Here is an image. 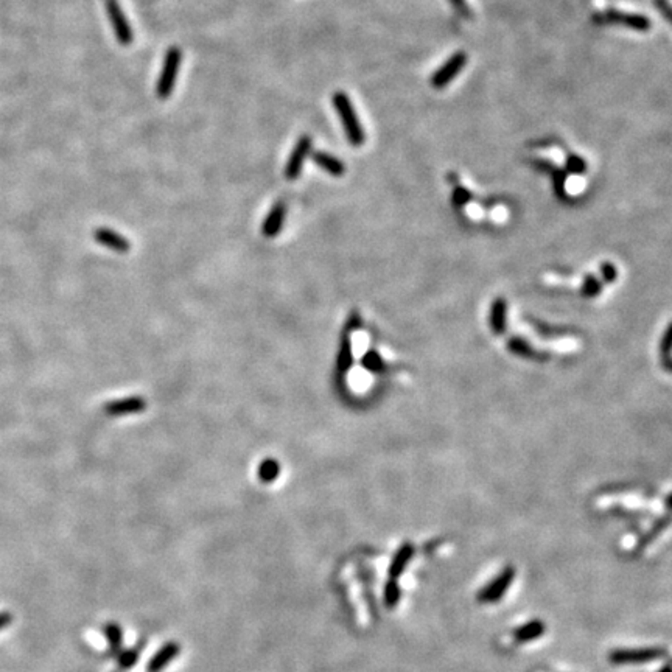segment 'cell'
<instances>
[{
	"label": "cell",
	"mask_w": 672,
	"mask_h": 672,
	"mask_svg": "<svg viewBox=\"0 0 672 672\" xmlns=\"http://www.w3.org/2000/svg\"><path fill=\"white\" fill-rule=\"evenodd\" d=\"M181 652V646L175 643V641H170L167 644H164L162 648H160L155 655H153V658L150 660L148 663V666H147V671L148 672H160V671H164L170 663H172L177 655H180Z\"/></svg>",
	"instance_id": "cell-11"
},
{
	"label": "cell",
	"mask_w": 672,
	"mask_h": 672,
	"mask_svg": "<svg viewBox=\"0 0 672 672\" xmlns=\"http://www.w3.org/2000/svg\"><path fill=\"white\" fill-rule=\"evenodd\" d=\"M280 475V464L273 458H268L265 461L260 462L257 469V476L262 482L269 484L279 478Z\"/></svg>",
	"instance_id": "cell-16"
},
{
	"label": "cell",
	"mask_w": 672,
	"mask_h": 672,
	"mask_svg": "<svg viewBox=\"0 0 672 672\" xmlns=\"http://www.w3.org/2000/svg\"><path fill=\"white\" fill-rule=\"evenodd\" d=\"M661 672H669V666H665V669H663Z\"/></svg>",
	"instance_id": "cell-27"
},
{
	"label": "cell",
	"mask_w": 672,
	"mask_h": 672,
	"mask_svg": "<svg viewBox=\"0 0 672 672\" xmlns=\"http://www.w3.org/2000/svg\"><path fill=\"white\" fill-rule=\"evenodd\" d=\"M665 655V651L663 649H636V651H627V649H619L614 651L610 653V661L615 663V665H634V663H648L653 661Z\"/></svg>",
	"instance_id": "cell-6"
},
{
	"label": "cell",
	"mask_w": 672,
	"mask_h": 672,
	"mask_svg": "<svg viewBox=\"0 0 672 672\" xmlns=\"http://www.w3.org/2000/svg\"><path fill=\"white\" fill-rule=\"evenodd\" d=\"M105 6H106L108 19L110 25H113V30L115 33L117 41L120 42L122 46H130L134 39L133 29L130 22H128L122 6L120 4H118V0H105Z\"/></svg>",
	"instance_id": "cell-4"
},
{
	"label": "cell",
	"mask_w": 672,
	"mask_h": 672,
	"mask_svg": "<svg viewBox=\"0 0 672 672\" xmlns=\"http://www.w3.org/2000/svg\"><path fill=\"white\" fill-rule=\"evenodd\" d=\"M465 64H467V53L462 52V50H459V52L450 56L447 61L442 64L435 73H433L431 86L435 89L447 88L448 84L456 78L458 73L462 72Z\"/></svg>",
	"instance_id": "cell-3"
},
{
	"label": "cell",
	"mask_w": 672,
	"mask_h": 672,
	"mask_svg": "<svg viewBox=\"0 0 672 672\" xmlns=\"http://www.w3.org/2000/svg\"><path fill=\"white\" fill-rule=\"evenodd\" d=\"M181 63H182L181 48L170 47L165 53L162 71H160L157 86H156V93L160 100H165L173 93L176 81H177V73H180V69H181Z\"/></svg>",
	"instance_id": "cell-2"
},
{
	"label": "cell",
	"mask_w": 672,
	"mask_h": 672,
	"mask_svg": "<svg viewBox=\"0 0 672 672\" xmlns=\"http://www.w3.org/2000/svg\"><path fill=\"white\" fill-rule=\"evenodd\" d=\"M515 577V569L512 567H507L503 573H501L497 579H493L486 589L481 590L478 594L480 602H495L501 599V596L506 593V590L512 584Z\"/></svg>",
	"instance_id": "cell-7"
},
{
	"label": "cell",
	"mask_w": 672,
	"mask_h": 672,
	"mask_svg": "<svg viewBox=\"0 0 672 672\" xmlns=\"http://www.w3.org/2000/svg\"><path fill=\"white\" fill-rule=\"evenodd\" d=\"M93 238H95L97 243L103 244V246H106V248L113 249L115 252L125 254V252H128L131 249V243L128 242L122 234L113 231V229H106V227L95 229V232H93Z\"/></svg>",
	"instance_id": "cell-10"
},
{
	"label": "cell",
	"mask_w": 672,
	"mask_h": 672,
	"mask_svg": "<svg viewBox=\"0 0 672 672\" xmlns=\"http://www.w3.org/2000/svg\"><path fill=\"white\" fill-rule=\"evenodd\" d=\"M106 638H108V641L110 643V648H113L114 651H118L120 649V646H122V640H123V636H122V629L120 626H117V624H109L106 627Z\"/></svg>",
	"instance_id": "cell-19"
},
{
	"label": "cell",
	"mask_w": 672,
	"mask_h": 672,
	"mask_svg": "<svg viewBox=\"0 0 672 672\" xmlns=\"http://www.w3.org/2000/svg\"><path fill=\"white\" fill-rule=\"evenodd\" d=\"M363 366L368 371H372V372H378L381 371L383 368H385V363H383V360L380 358V355L377 352H369V353H366L363 356Z\"/></svg>",
	"instance_id": "cell-20"
},
{
	"label": "cell",
	"mask_w": 672,
	"mask_h": 672,
	"mask_svg": "<svg viewBox=\"0 0 672 672\" xmlns=\"http://www.w3.org/2000/svg\"><path fill=\"white\" fill-rule=\"evenodd\" d=\"M414 554V547L411 543H405V545L397 551V554L393 559V564L389 567V576L391 579H397V577L402 576L405 567L410 562L411 557Z\"/></svg>",
	"instance_id": "cell-14"
},
{
	"label": "cell",
	"mask_w": 672,
	"mask_h": 672,
	"mask_svg": "<svg viewBox=\"0 0 672 672\" xmlns=\"http://www.w3.org/2000/svg\"><path fill=\"white\" fill-rule=\"evenodd\" d=\"M545 631H547L545 624H543L540 619H535L522 627H518L514 635L518 643H527V641L537 640V638H540L543 634H545Z\"/></svg>",
	"instance_id": "cell-15"
},
{
	"label": "cell",
	"mask_w": 672,
	"mask_h": 672,
	"mask_svg": "<svg viewBox=\"0 0 672 672\" xmlns=\"http://www.w3.org/2000/svg\"><path fill=\"white\" fill-rule=\"evenodd\" d=\"M506 327V304L503 299H498L493 304L492 309V329L495 334H503Z\"/></svg>",
	"instance_id": "cell-18"
},
{
	"label": "cell",
	"mask_w": 672,
	"mask_h": 672,
	"mask_svg": "<svg viewBox=\"0 0 672 672\" xmlns=\"http://www.w3.org/2000/svg\"><path fill=\"white\" fill-rule=\"evenodd\" d=\"M286 214V206L284 201H277L273 207H271L268 217L265 218V223H263L262 232L268 238L277 237L279 232L282 231L284 226V219Z\"/></svg>",
	"instance_id": "cell-12"
},
{
	"label": "cell",
	"mask_w": 672,
	"mask_h": 672,
	"mask_svg": "<svg viewBox=\"0 0 672 672\" xmlns=\"http://www.w3.org/2000/svg\"><path fill=\"white\" fill-rule=\"evenodd\" d=\"M567 168H568V172H572V173H582L584 170L586 168V165H585V162L581 157L569 156L568 162H567Z\"/></svg>",
	"instance_id": "cell-23"
},
{
	"label": "cell",
	"mask_w": 672,
	"mask_h": 672,
	"mask_svg": "<svg viewBox=\"0 0 672 672\" xmlns=\"http://www.w3.org/2000/svg\"><path fill=\"white\" fill-rule=\"evenodd\" d=\"M331 103H334V108L336 110L339 120H341L343 123L348 143L353 147H361L366 142V133L363 130V125L360 122L358 115H356V110L352 105L351 98H348L346 92L339 91L334 93V97H331Z\"/></svg>",
	"instance_id": "cell-1"
},
{
	"label": "cell",
	"mask_w": 672,
	"mask_h": 672,
	"mask_svg": "<svg viewBox=\"0 0 672 672\" xmlns=\"http://www.w3.org/2000/svg\"><path fill=\"white\" fill-rule=\"evenodd\" d=\"M450 4L456 10V13L462 18H470V8L467 5L465 0H450Z\"/></svg>",
	"instance_id": "cell-24"
},
{
	"label": "cell",
	"mask_w": 672,
	"mask_h": 672,
	"mask_svg": "<svg viewBox=\"0 0 672 672\" xmlns=\"http://www.w3.org/2000/svg\"><path fill=\"white\" fill-rule=\"evenodd\" d=\"M147 410L145 398L140 396H133L122 400H115V402H109L105 405V413L108 415H128V414H138Z\"/></svg>",
	"instance_id": "cell-8"
},
{
	"label": "cell",
	"mask_w": 672,
	"mask_h": 672,
	"mask_svg": "<svg viewBox=\"0 0 672 672\" xmlns=\"http://www.w3.org/2000/svg\"><path fill=\"white\" fill-rule=\"evenodd\" d=\"M352 361H353V351H352L351 338L344 335L343 343H341V351H339V356H338V371L341 373L347 372L348 369H351Z\"/></svg>",
	"instance_id": "cell-17"
},
{
	"label": "cell",
	"mask_w": 672,
	"mask_h": 672,
	"mask_svg": "<svg viewBox=\"0 0 672 672\" xmlns=\"http://www.w3.org/2000/svg\"><path fill=\"white\" fill-rule=\"evenodd\" d=\"M604 21L621 24V25H624V27L635 30V31H649L651 30V19L646 18V16H643V14L607 11L606 16H604Z\"/></svg>",
	"instance_id": "cell-9"
},
{
	"label": "cell",
	"mask_w": 672,
	"mask_h": 672,
	"mask_svg": "<svg viewBox=\"0 0 672 672\" xmlns=\"http://www.w3.org/2000/svg\"><path fill=\"white\" fill-rule=\"evenodd\" d=\"M398 599H400V589H398V585L396 584V581L393 579L386 585L385 604L388 607H394L396 604L398 602Z\"/></svg>",
	"instance_id": "cell-21"
},
{
	"label": "cell",
	"mask_w": 672,
	"mask_h": 672,
	"mask_svg": "<svg viewBox=\"0 0 672 672\" xmlns=\"http://www.w3.org/2000/svg\"><path fill=\"white\" fill-rule=\"evenodd\" d=\"M311 147H313V140H311L310 135H307V134L301 135L299 140L296 142L291 155H290V157H288V162H286L285 172H284L288 181H294L301 176V172L304 168V162H305V159H307V156L310 155Z\"/></svg>",
	"instance_id": "cell-5"
},
{
	"label": "cell",
	"mask_w": 672,
	"mask_h": 672,
	"mask_svg": "<svg viewBox=\"0 0 672 672\" xmlns=\"http://www.w3.org/2000/svg\"><path fill=\"white\" fill-rule=\"evenodd\" d=\"M313 162L335 177H341L346 173V167L343 164V160L329 155V153L326 151H314Z\"/></svg>",
	"instance_id": "cell-13"
},
{
	"label": "cell",
	"mask_w": 672,
	"mask_h": 672,
	"mask_svg": "<svg viewBox=\"0 0 672 672\" xmlns=\"http://www.w3.org/2000/svg\"><path fill=\"white\" fill-rule=\"evenodd\" d=\"M139 658V651L131 649V651H125L122 652L120 657H118V663H120L122 668H131L135 661Z\"/></svg>",
	"instance_id": "cell-22"
},
{
	"label": "cell",
	"mask_w": 672,
	"mask_h": 672,
	"mask_svg": "<svg viewBox=\"0 0 672 672\" xmlns=\"http://www.w3.org/2000/svg\"><path fill=\"white\" fill-rule=\"evenodd\" d=\"M11 621H13L11 614H8V611H0V631L10 626Z\"/></svg>",
	"instance_id": "cell-26"
},
{
	"label": "cell",
	"mask_w": 672,
	"mask_h": 672,
	"mask_svg": "<svg viewBox=\"0 0 672 672\" xmlns=\"http://www.w3.org/2000/svg\"><path fill=\"white\" fill-rule=\"evenodd\" d=\"M653 4H655V6L658 8L660 13H663V16H665L666 21H671V8H669L668 0H653Z\"/></svg>",
	"instance_id": "cell-25"
}]
</instances>
